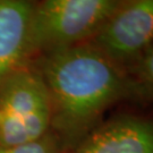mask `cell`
<instances>
[{"label":"cell","mask_w":153,"mask_h":153,"mask_svg":"<svg viewBox=\"0 0 153 153\" xmlns=\"http://www.w3.org/2000/svg\"><path fill=\"white\" fill-rule=\"evenodd\" d=\"M38 71L49 95L50 129L69 145L100 125L111 105L131 99L125 71L91 42L44 55Z\"/></svg>","instance_id":"obj_1"},{"label":"cell","mask_w":153,"mask_h":153,"mask_svg":"<svg viewBox=\"0 0 153 153\" xmlns=\"http://www.w3.org/2000/svg\"><path fill=\"white\" fill-rule=\"evenodd\" d=\"M119 0H45L33 5L30 53L44 55L90 42Z\"/></svg>","instance_id":"obj_2"},{"label":"cell","mask_w":153,"mask_h":153,"mask_svg":"<svg viewBox=\"0 0 153 153\" xmlns=\"http://www.w3.org/2000/svg\"><path fill=\"white\" fill-rule=\"evenodd\" d=\"M51 128L48 91L40 71L26 66L0 85V146L33 142Z\"/></svg>","instance_id":"obj_3"},{"label":"cell","mask_w":153,"mask_h":153,"mask_svg":"<svg viewBox=\"0 0 153 153\" xmlns=\"http://www.w3.org/2000/svg\"><path fill=\"white\" fill-rule=\"evenodd\" d=\"M90 42L126 71L153 43V0H120Z\"/></svg>","instance_id":"obj_4"},{"label":"cell","mask_w":153,"mask_h":153,"mask_svg":"<svg viewBox=\"0 0 153 153\" xmlns=\"http://www.w3.org/2000/svg\"><path fill=\"white\" fill-rule=\"evenodd\" d=\"M71 153H153V121L117 116L97 126Z\"/></svg>","instance_id":"obj_5"},{"label":"cell","mask_w":153,"mask_h":153,"mask_svg":"<svg viewBox=\"0 0 153 153\" xmlns=\"http://www.w3.org/2000/svg\"><path fill=\"white\" fill-rule=\"evenodd\" d=\"M33 4L0 0V85L25 67L30 53Z\"/></svg>","instance_id":"obj_6"},{"label":"cell","mask_w":153,"mask_h":153,"mask_svg":"<svg viewBox=\"0 0 153 153\" xmlns=\"http://www.w3.org/2000/svg\"><path fill=\"white\" fill-rule=\"evenodd\" d=\"M131 99L153 102V43L125 71Z\"/></svg>","instance_id":"obj_7"},{"label":"cell","mask_w":153,"mask_h":153,"mask_svg":"<svg viewBox=\"0 0 153 153\" xmlns=\"http://www.w3.org/2000/svg\"><path fill=\"white\" fill-rule=\"evenodd\" d=\"M0 153H59V140L49 131L33 142L15 146H0Z\"/></svg>","instance_id":"obj_8"}]
</instances>
